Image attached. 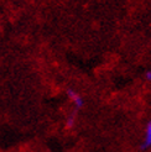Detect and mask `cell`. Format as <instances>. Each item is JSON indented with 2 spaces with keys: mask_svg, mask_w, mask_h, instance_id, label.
Segmentation results:
<instances>
[{
  "mask_svg": "<svg viewBox=\"0 0 151 152\" xmlns=\"http://www.w3.org/2000/svg\"><path fill=\"white\" fill-rule=\"evenodd\" d=\"M144 77H145V79H146L147 82H151V71H150V69L145 72V74H144Z\"/></svg>",
  "mask_w": 151,
  "mask_h": 152,
  "instance_id": "obj_4",
  "label": "cell"
},
{
  "mask_svg": "<svg viewBox=\"0 0 151 152\" xmlns=\"http://www.w3.org/2000/svg\"><path fill=\"white\" fill-rule=\"evenodd\" d=\"M67 95H68V98L73 102V104H74V110L76 111H79L83 106H84V99L76 92V90H73V89H67Z\"/></svg>",
  "mask_w": 151,
  "mask_h": 152,
  "instance_id": "obj_1",
  "label": "cell"
},
{
  "mask_svg": "<svg viewBox=\"0 0 151 152\" xmlns=\"http://www.w3.org/2000/svg\"><path fill=\"white\" fill-rule=\"evenodd\" d=\"M77 113L78 111H73L71 115H68V118L66 119V129H72L76 124V118H77Z\"/></svg>",
  "mask_w": 151,
  "mask_h": 152,
  "instance_id": "obj_3",
  "label": "cell"
},
{
  "mask_svg": "<svg viewBox=\"0 0 151 152\" xmlns=\"http://www.w3.org/2000/svg\"><path fill=\"white\" fill-rule=\"evenodd\" d=\"M149 148H151V120L147 121V124L145 126V136H144V141L140 145V151L145 152Z\"/></svg>",
  "mask_w": 151,
  "mask_h": 152,
  "instance_id": "obj_2",
  "label": "cell"
}]
</instances>
